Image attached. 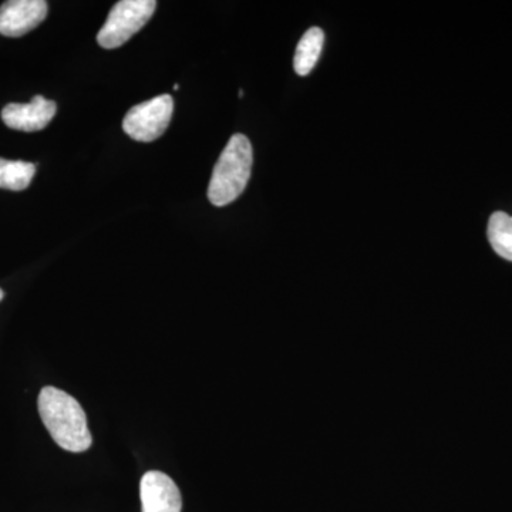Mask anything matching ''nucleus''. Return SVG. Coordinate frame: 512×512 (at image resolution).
I'll use <instances>...</instances> for the list:
<instances>
[{
    "mask_svg": "<svg viewBox=\"0 0 512 512\" xmlns=\"http://www.w3.org/2000/svg\"><path fill=\"white\" fill-rule=\"evenodd\" d=\"M40 419L57 446L70 453H83L93 444L86 413L69 393L47 386L37 399Z\"/></svg>",
    "mask_w": 512,
    "mask_h": 512,
    "instance_id": "f257e3e1",
    "label": "nucleus"
},
{
    "mask_svg": "<svg viewBox=\"0 0 512 512\" xmlns=\"http://www.w3.org/2000/svg\"><path fill=\"white\" fill-rule=\"evenodd\" d=\"M254 153L244 134H234L224 148L212 173L208 200L215 207H225L237 200L251 178Z\"/></svg>",
    "mask_w": 512,
    "mask_h": 512,
    "instance_id": "f03ea898",
    "label": "nucleus"
},
{
    "mask_svg": "<svg viewBox=\"0 0 512 512\" xmlns=\"http://www.w3.org/2000/svg\"><path fill=\"white\" fill-rule=\"evenodd\" d=\"M156 8V0H121L110 10L97 35V43L104 49L123 46L147 25Z\"/></svg>",
    "mask_w": 512,
    "mask_h": 512,
    "instance_id": "7ed1b4c3",
    "label": "nucleus"
},
{
    "mask_svg": "<svg viewBox=\"0 0 512 512\" xmlns=\"http://www.w3.org/2000/svg\"><path fill=\"white\" fill-rule=\"evenodd\" d=\"M174 100L170 94L137 104L128 110L123 128L128 137L140 143H151L165 133L173 117Z\"/></svg>",
    "mask_w": 512,
    "mask_h": 512,
    "instance_id": "20e7f679",
    "label": "nucleus"
},
{
    "mask_svg": "<svg viewBox=\"0 0 512 512\" xmlns=\"http://www.w3.org/2000/svg\"><path fill=\"white\" fill-rule=\"evenodd\" d=\"M47 16L45 0H9L0 6V35L25 36Z\"/></svg>",
    "mask_w": 512,
    "mask_h": 512,
    "instance_id": "39448f33",
    "label": "nucleus"
},
{
    "mask_svg": "<svg viewBox=\"0 0 512 512\" xmlns=\"http://www.w3.org/2000/svg\"><path fill=\"white\" fill-rule=\"evenodd\" d=\"M140 498L143 512H181L183 498L173 478L161 471H148L141 478Z\"/></svg>",
    "mask_w": 512,
    "mask_h": 512,
    "instance_id": "423d86ee",
    "label": "nucleus"
},
{
    "mask_svg": "<svg viewBox=\"0 0 512 512\" xmlns=\"http://www.w3.org/2000/svg\"><path fill=\"white\" fill-rule=\"evenodd\" d=\"M57 104L43 96H35L28 104L12 103L2 110V120L12 130L35 133L55 119Z\"/></svg>",
    "mask_w": 512,
    "mask_h": 512,
    "instance_id": "0eeeda50",
    "label": "nucleus"
},
{
    "mask_svg": "<svg viewBox=\"0 0 512 512\" xmlns=\"http://www.w3.org/2000/svg\"><path fill=\"white\" fill-rule=\"evenodd\" d=\"M323 42H325V33L319 28H311L302 36L293 57V69L296 74L308 76L312 72L322 53Z\"/></svg>",
    "mask_w": 512,
    "mask_h": 512,
    "instance_id": "6e6552de",
    "label": "nucleus"
},
{
    "mask_svg": "<svg viewBox=\"0 0 512 512\" xmlns=\"http://www.w3.org/2000/svg\"><path fill=\"white\" fill-rule=\"evenodd\" d=\"M488 241L501 258L512 262V217L503 211L494 212L488 221Z\"/></svg>",
    "mask_w": 512,
    "mask_h": 512,
    "instance_id": "1a4fd4ad",
    "label": "nucleus"
},
{
    "mask_svg": "<svg viewBox=\"0 0 512 512\" xmlns=\"http://www.w3.org/2000/svg\"><path fill=\"white\" fill-rule=\"evenodd\" d=\"M35 174V164L0 158V188L2 190H26L30 183H32Z\"/></svg>",
    "mask_w": 512,
    "mask_h": 512,
    "instance_id": "9d476101",
    "label": "nucleus"
},
{
    "mask_svg": "<svg viewBox=\"0 0 512 512\" xmlns=\"http://www.w3.org/2000/svg\"><path fill=\"white\" fill-rule=\"evenodd\" d=\"M3 296H5V293H3L2 289H0V301H2Z\"/></svg>",
    "mask_w": 512,
    "mask_h": 512,
    "instance_id": "9b49d317",
    "label": "nucleus"
}]
</instances>
